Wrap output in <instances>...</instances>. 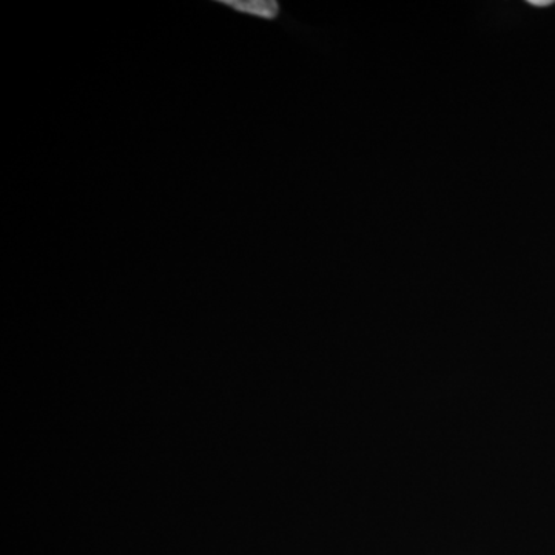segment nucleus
<instances>
[{"instance_id":"1","label":"nucleus","mask_w":555,"mask_h":555,"mask_svg":"<svg viewBox=\"0 0 555 555\" xmlns=\"http://www.w3.org/2000/svg\"><path fill=\"white\" fill-rule=\"evenodd\" d=\"M218 3L233 13L251 16L255 20L273 22L281 14V5L276 0H218Z\"/></svg>"}]
</instances>
